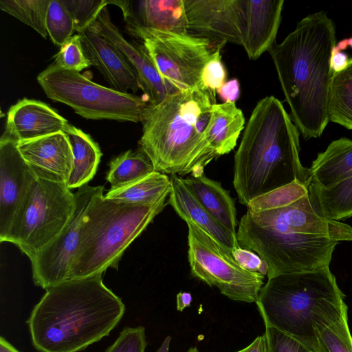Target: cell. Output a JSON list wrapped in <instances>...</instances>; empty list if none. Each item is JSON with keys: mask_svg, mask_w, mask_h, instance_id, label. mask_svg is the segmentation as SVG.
<instances>
[{"mask_svg": "<svg viewBox=\"0 0 352 352\" xmlns=\"http://www.w3.org/2000/svg\"><path fill=\"white\" fill-rule=\"evenodd\" d=\"M188 33L216 45H242L243 0H184Z\"/></svg>", "mask_w": 352, "mask_h": 352, "instance_id": "13", "label": "cell"}, {"mask_svg": "<svg viewBox=\"0 0 352 352\" xmlns=\"http://www.w3.org/2000/svg\"><path fill=\"white\" fill-rule=\"evenodd\" d=\"M50 0H1L0 8L46 38V14Z\"/></svg>", "mask_w": 352, "mask_h": 352, "instance_id": "31", "label": "cell"}, {"mask_svg": "<svg viewBox=\"0 0 352 352\" xmlns=\"http://www.w3.org/2000/svg\"><path fill=\"white\" fill-rule=\"evenodd\" d=\"M125 29L144 47L171 94L202 86L206 63L223 45L188 34L147 28L124 20Z\"/></svg>", "mask_w": 352, "mask_h": 352, "instance_id": "9", "label": "cell"}, {"mask_svg": "<svg viewBox=\"0 0 352 352\" xmlns=\"http://www.w3.org/2000/svg\"><path fill=\"white\" fill-rule=\"evenodd\" d=\"M37 179L16 143L0 139V241H7L14 220Z\"/></svg>", "mask_w": 352, "mask_h": 352, "instance_id": "14", "label": "cell"}, {"mask_svg": "<svg viewBox=\"0 0 352 352\" xmlns=\"http://www.w3.org/2000/svg\"><path fill=\"white\" fill-rule=\"evenodd\" d=\"M352 170V140L341 138L332 141L319 153L308 168L310 185L324 187L342 179Z\"/></svg>", "mask_w": 352, "mask_h": 352, "instance_id": "24", "label": "cell"}, {"mask_svg": "<svg viewBox=\"0 0 352 352\" xmlns=\"http://www.w3.org/2000/svg\"><path fill=\"white\" fill-rule=\"evenodd\" d=\"M103 186L88 184L74 193V211L58 236L32 259V279L36 286L47 289L69 279L71 267L78 250L86 214Z\"/></svg>", "mask_w": 352, "mask_h": 352, "instance_id": "12", "label": "cell"}, {"mask_svg": "<svg viewBox=\"0 0 352 352\" xmlns=\"http://www.w3.org/2000/svg\"><path fill=\"white\" fill-rule=\"evenodd\" d=\"M78 34L91 66L98 70L112 88L125 93L142 90L138 76L126 58L92 24Z\"/></svg>", "mask_w": 352, "mask_h": 352, "instance_id": "17", "label": "cell"}, {"mask_svg": "<svg viewBox=\"0 0 352 352\" xmlns=\"http://www.w3.org/2000/svg\"><path fill=\"white\" fill-rule=\"evenodd\" d=\"M37 81L50 99L69 106L86 119L136 123L148 104L143 97L100 85L53 63L38 75Z\"/></svg>", "mask_w": 352, "mask_h": 352, "instance_id": "8", "label": "cell"}, {"mask_svg": "<svg viewBox=\"0 0 352 352\" xmlns=\"http://www.w3.org/2000/svg\"><path fill=\"white\" fill-rule=\"evenodd\" d=\"M78 34L87 29L96 21L101 10L109 4L108 0H63Z\"/></svg>", "mask_w": 352, "mask_h": 352, "instance_id": "33", "label": "cell"}, {"mask_svg": "<svg viewBox=\"0 0 352 352\" xmlns=\"http://www.w3.org/2000/svg\"><path fill=\"white\" fill-rule=\"evenodd\" d=\"M315 352H352V336L348 325L347 311L315 324Z\"/></svg>", "mask_w": 352, "mask_h": 352, "instance_id": "30", "label": "cell"}, {"mask_svg": "<svg viewBox=\"0 0 352 352\" xmlns=\"http://www.w3.org/2000/svg\"><path fill=\"white\" fill-rule=\"evenodd\" d=\"M349 60L347 54L340 51L334 46L330 59V65L333 74L343 71L347 67Z\"/></svg>", "mask_w": 352, "mask_h": 352, "instance_id": "40", "label": "cell"}, {"mask_svg": "<svg viewBox=\"0 0 352 352\" xmlns=\"http://www.w3.org/2000/svg\"><path fill=\"white\" fill-rule=\"evenodd\" d=\"M188 189L199 204L231 234L236 236V210L234 199L217 181L204 174L184 179Z\"/></svg>", "mask_w": 352, "mask_h": 352, "instance_id": "22", "label": "cell"}, {"mask_svg": "<svg viewBox=\"0 0 352 352\" xmlns=\"http://www.w3.org/2000/svg\"><path fill=\"white\" fill-rule=\"evenodd\" d=\"M75 206V195L67 184L37 178L14 220L8 242L32 259L58 236Z\"/></svg>", "mask_w": 352, "mask_h": 352, "instance_id": "10", "label": "cell"}, {"mask_svg": "<svg viewBox=\"0 0 352 352\" xmlns=\"http://www.w3.org/2000/svg\"><path fill=\"white\" fill-rule=\"evenodd\" d=\"M217 94L223 102H235L240 96V85L237 79L226 82L217 91Z\"/></svg>", "mask_w": 352, "mask_h": 352, "instance_id": "39", "label": "cell"}, {"mask_svg": "<svg viewBox=\"0 0 352 352\" xmlns=\"http://www.w3.org/2000/svg\"><path fill=\"white\" fill-rule=\"evenodd\" d=\"M118 6L124 20L143 27L177 34H188L184 0L109 1Z\"/></svg>", "mask_w": 352, "mask_h": 352, "instance_id": "20", "label": "cell"}, {"mask_svg": "<svg viewBox=\"0 0 352 352\" xmlns=\"http://www.w3.org/2000/svg\"><path fill=\"white\" fill-rule=\"evenodd\" d=\"M92 25L98 32L116 46L135 71L142 91L150 104H157L171 94L143 45L128 41L112 22L107 7H104Z\"/></svg>", "mask_w": 352, "mask_h": 352, "instance_id": "15", "label": "cell"}, {"mask_svg": "<svg viewBox=\"0 0 352 352\" xmlns=\"http://www.w3.org/2000/svg\"><path fill=\"white\" fill-rule=\"evenodd\" d=\"M188 226V258L194 277L217 287L228 298L256 302L265 276L242 268L218 242L190 222Z\"/></svg>", "mask_w": 352, "mask_h": 352, "instance_id": "11", "label": "cell"}, {"mask_svg": "<svg viewBox=\"0 0 352 352\" xmlns=\"http://www.w3.org/2000/svg\"><path fill=\"white\" fill-rule=\"evenodd\" d=\"M109 166L106 179L110 189L123 187L155 171L151 161L140 148L128 150L113 157Z\"/></svg>", "mask_w": 352, "mask_h": 352, "instance_id": "28", "label": "cell"}, {"mask_svg": "<svg viewBox=\"0 0 352 352\" xmlns=\"http://www.w3.org/2000/svg\"><path fill=\"white\" fill-rule=\"evenodd\" d=\"M234 261L243 269L261 274H267V267L262 258L254 252L239 247L232 252Z\"/></svg>", "mask_w": 352, "mask_h": 352, "instance_id": "38", "label": "cell"}, {"mask_svg": "<svg viewBox=\"0 0 352 352\" xmlns=\"http://www.w3.org/2000/svg\"><path fill=\"white\" fill-rule=\"evenodd\" d=\"M170 179L171 190L168 204L186 223L190 222L201 228L232 254V252L240 247L236 236L221 226L199 204L188 189L182 177L171 175Z\"/></svg>", "mask_w": 352, "mask_h": 352, "instance_id": "21", "label": "cell"}, {"mask_svg": "<svg viewBox=\"0 0 352 352\" xmlns=\"http://www.w3.org/2000/svg\"><path fill=\"white\" fill-rule=\"evenodd\" d=\"M347 43H348V46H349L352 48V36L347 38Z\"/></svg>", "mask_w": 352, "mask_h": 352, "instance_id": "46", "label": "cell"}, {"mask_svg": "<svg viewBox=\"0 0 352 352\" xmlns=\"http://www.w3.org/2000/svg\"><path fill=\"white\" fill-rule=\"evenodd\" d=\"M245 126L243 113L235 102L214 104L206 129L210 148L217 157L229 153Z\"/></svg>", "mask_w": 352, "mask_h": 352, "instance_id": "23", "label": "cell"}, {"mask_svg": "<svg viewBox=\"0 0 352 352\" xmlns=\"http://www.w3.org/2000/svg\"><path fill=\"white\" fill-rule=\"evenodd\" d=\"M236 352H266L265 336H259L245 348Z\"/></svg>", "mask_w": 352, "mask_h": 352, "instance_id": "41", "label": "cell"}, {"mask_svg": "<svg viewBox=\"0 0 352 352\" xmlns=\"http://www.w3.org/2000/svg\"><path fill=\"white\" fill-rule=\"evenodd\" d=\"M166 199L143 205L100 193L86 214L69 279L102 275L109 267L117 270L124 251L163 210Z\"/></svg>", "mask_w": 352, "mask_h": 352, "instance_id": "7", "label": "cell"}, {"mask_svg": "<svg viewBox=\"0 0 352 352\" xmlns=\"http://www.w3.org/2000/svg\"><path fill=\"white\" fill-rule=\"evenodd\" d=\"M171 190L170 177L165 173L153 171L123 187L110 189L107 199L132 204L151 205L167 198Z\"/></svg>", "mask_w": 352, "mask_h": 352, "instance_id": "26", "label": "cell"}, {"mask_svg": "<svg viewBox=\"0 0 352 352\" xmlns=\"http://www.w3.org/2000/svg\"><path fill=\"white\" fill-rule=\"evenodd\" d=\"M266 352H314L289 334L264 321Z\"/></svg>", "mask_w": 352, "mask_h": 352, "instance_id": "35", "label": "cell"}, {"mask_svg": "<svg viewBox=\"0 0 352 352\" xmlns=\"http://www.w3.org/2000/svg\"><path fill=\"white\" fill-rule=\"evenodd\" d=\"M215 96L200 86L169 94L157 104H148L138 143L155 171L197 177L218 157L206 135Z\"/></svg>", "mask_w": 352, "mask_h": 352, "instance_id": "5", "label": "cell"}, {"mask_svg": "<svg viewBox=\"0 0 352 352\" xmlns=\"http://www.w3.org/2000/svg\"><path fill=\"white\" fill-rule=\"evenodd\" d=\"M336 47L340 51L344 50L348 47L347 38L342 39L340 41L337 45H335Z\"/></svg>", "mask_w": 352, "mask_h": 352, "instance_id": "45", "label": "cell"}, {"mask_svg": "<svg viewBox=\"0 0 352 352\" xmlns=\"http://www.w3.org/2000/svg\"><path fill=\"white\" fill-rule=\"evenodd\" d=\"M329 121L352 130V58L343 71L333 75Z\"/></svg>", "mask_w": 352, "mask_h": 352, "instance_id": "29", "label": "cell"}, {"mask_svg": "<svg viewBox=\"0 0 352 352\" xmlns=\"http://www.w3.org/2000/svg\"><path fill=\"white\" fill-rule=\"evenodd\" d=\"M70 124L55 109L39 100L23 98L8 112L3 138L16 144L58 132H65Z\"/></svg>", "mask_w": 352, "mask_h": 352, "instance_id": "18", "label": "cell"}, {"mask_svg": "<svg viewBox=\"0 0 352 352\" xmlns=\"http://www.w3.org/2000/svg\"><path fill=\"white\" fill-rule=\"evenodd\" d=\"M187 352H199V351L196 347H192Z\"/></svg>", "mask_w": 352, "mask_h": 352, "instance_id": "47", "label": "cell"}, {"mask_svg": "<svg viewBox=\"0 0 352 352\" xmlns=\"http://www.w3.org/2000/svg\"><path fill=\"white\" fill-rule=\"evenodd\" d=\"M227 72L221 60V48L203 69L201 85L214 93L226 82Z\"/></svg>", "mask_w": 352, "mask_h": 352, "instance_id": "37", "label": "cell"}, {"mask_svg": "<svg viewBox=\"0 0 352 352\" xmlns=\"http://www.w3.org/2000/svg\"><path fill=\"white\" fill-rule=\"evenodd\" d=\"M45 26L54 44L63 45L75 31L74 20L63 0H50Z\"/></svg>", "mask_w": 352, "mask_h": 352, "instance_id": "32", "label": "cell"}, {"mask_svg": "<svg viewBox=\"0 0 352 352\" xmlns=\"http://www.w3.org/2000/svg\"><path fill=\"white\" fill-rule=\"evenodd\" d=\"M146 345L144 327H124L104 352H144Z\"/></svg>", "mask_w": 352, "mask_h": 352, "instance_id": "36", "label": "cell"}, {"mask_svg": "<svg viewBox=\"0 0 352 352\" xmlns=\"http://www.w3.org/2000/svg\"><path fill=\"white\" fill-rule=\"evenodd\" d=\"M309 188L327 218L340 221L352 217V170L331 185L317 187L309 184Z\"/></svg>", "mask_w": 352, "mask_h": 352, "instance_id": "27", "label": "cell"}, {"mask_svg": "<svg viewBox=\"0 0 352 352\" xmlns=\"http://www.w3.org/2000/svg\"><path fill=\"white\" fill-rule=\"evenodd\" d=\"M192 302V296L189 292H179L177 295V309L182 311L189 307Z\"/></svg>", "mask_w": 352, "mask_h": 352, "instance_id": "42", "label": "cell"}, {"mask_svg": "<svg viewBox=\"0 0 352 352\" xmlns=\"http://www.w3.org/2000/svg\"><path fill=\"white\" fill-rule=\"evenodd\" d=\"M45 290L27 321L38 352L82 351L109 336L125 311L102 275L69 279Z\"/></svg>", "mask_w": 352, "mask_h": 352, "instance_id": "3", "label": "cell"}, {"mask_svg": "<svg viewBox=\"0 0 352 352\" xmlns=\"http://www.w3.org/2000/svg\"><path fill=\"white\" fill-rule=\"evenodd\" d=\"M0 352H20L3 337L0 338Z\"/></svg>", "mask_w": 352, "mask_h": 352, "instance_id": "43", "label": "cell"}, {"mask_svg": "<svg viewBox=\"0 0 352 352\" xmlns=\"http://www.w3.org/2000/svg\"><path fill=\"white\" fill-rule=\"evenodd\" d=\"M284 0H243V44L248 58L258 59L276 43Z\"/></svg>", "mask_w": 352, "mask_h": 352, "instance_id": "19", "label": "cell"}, {"mask_svg": "<svg viewBox=\"0 0 352 352\" xmlns=\"http://www.w3.org/2000/svg\"><path fill=\"white\" fill-rule=\"evenodd\" d=\"M344 298L335 276L327 266L267 278L256 304L263 321L315 352V324L346 311Z\"/></svg>", "mask_w": 352, "mask_h": 352, "instance_id": "6", "label": "cell"}, {"mask_svg": "<svg viewBox=\"0 0 352 352\" xmlns=\"http://www.w3.org/2000/svg\"><path fill=\"white\" fill-rule=\"evenodd\" d=\"M299 138L278 99L270 96L257 102L234 155L233 185L241 204L296 180L310 184Z\"/></svg>", "mask_w": 352, "mask_h": 352, "instance_id": "4", "label": "cell"}, {"mask_svg": "<svg viewBox=\"0 0 352 352\" xmlns=\"http://www.w3.org/2000/svg\"><path fill=\"white\" fill-rule=\"evenodd\" d=\"M16 146L37 178L67 185L74 155L65 133L19 142Z\"/></svg>", "mask_w": 352, "mask_h": 352, "instance_id": "16", "label": "cell"}, {"mask_svg": "<svg viewBox=\"0 0 352 352\" xmlns=\"http://www.w3.org/2000/svg\"><path fill=\"white\" fill-rule=\"evenodd\" d=\"M171 337L167 336L156 352H168Z\"/></svg>", "mask_w": 352, "mask_h": 352, "instance_id": "44", "label": "cell"}, {"mask_svg": "<svg viewBox=\"0 0 352 352\" xmlns=\"http://www.w3.org/2000/svg\"><path fill=\"white\" fill-rule=\"evenodd\" d=\"M71 144L74 162L67 187L74 189L87 184L97 171L102 153L98 144L80 129L70 125L65 132Z\"/></svg>", "mask_w": 352, "mask_h": 352, "instance_id": "25", "label": "cell"}, {"mask_svg": "<svg viewBox=\"0 0 352 352\" xmlns=\"http://www.w3.org/2000/svg\"><path fill=\"white\" fill-rule=\"evenodd\" d=\"M53 64L58 67L80 72L91 66L84 52L80 34L72 36L54 56Z\"/></svg>", "mask_w": 352, "mask_h": 352, "instance_id": "34", "label": "cell"}, {"mask_svg": "<svg viewBox=\"0 0 352 352\" xmlns=\"http://www.w3.org/2000/svg\"><path fill=\"white\" fill-rule=\"evenodd\" d=\"M336 27L324 11L307 15L271 55L290 117L305 140L321 136L329 122Z\"/></svg>", "mask_w": 352, "mask_h": 352, "instance_id": "2", "label": "cell"}, {"mask_svg": "<svg viewBox=\"0 0 352 352\" xmlns=\"http://www.w3.org/2000/svg\"><path fill=\"white\" fill-rule=\"evenodd\" d=\"M241 247L256 253L267 267V278L329 266L337 245L352 241V227L327 218L312 197L309 184L298 182L283 205L240 220Z\"/></svg>", "mask_w": 352, "mask_h": 352, "instance_id": "1", "label": "cell"}]
</instances>
